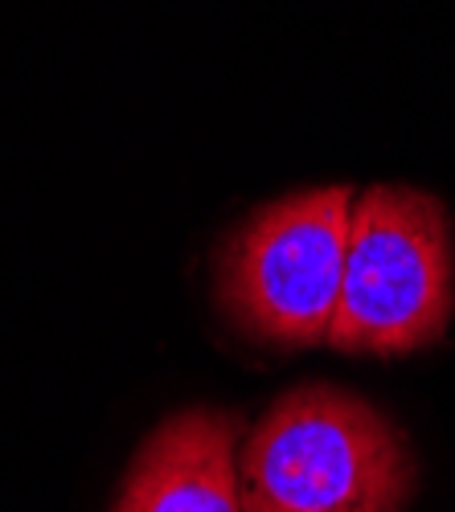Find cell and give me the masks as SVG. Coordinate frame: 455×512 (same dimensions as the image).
<instances>
[{
	"mask_svg": "<svg viewBox=\"0 0 455 512\" xmlns=\"http://www.w3.org/2000/svg\"><path fill=\"white\" fill-rule=\"evenodd\" d=\"M357 193L349 185L279 197L246 218L218 254L226 320L267 345H324L337 316Z\"/></svg>",
	"mask_w": 455,
	"mask_h": 512,
	"instance_id": "obj_3",
	"label": "cell"
},
{
	"mask_svg": "<svg viewBox=\"0 0 455 512\" xmlns=\"http://www.w3.org/2000/svg\"><path fill=\"white\" fill-rule=\"evenodd\" d=\"M242 435L246 426L230 410L193 406L173 414L136 451L111 512H242Z\"/></svg>",
	"mask_w": 455,
	"mask_h": 512,
	"instance_id": "obj_4",
	"label": "cell"
},
{
	"mask_svg": "<svg viewBox=\"0 0 455 512\" xmlns=\"http://www.w3.org/2000/svg\"><path fill=\"white\" fill-rule=\"evenodd\" d=\"M451 320V234L439 197L410 185L357 193L328 349L402 357Z\"/></svg>",
	"mask_w": 455,
	"mask_h": 512,
	"instance_id": "obj_2",
	"label": "cell"
},
{
	"mask_svg": "<svg viewBox=\"0 0 455 512\" xmlns=\"http://www.w3.org/2000/svg\"><path fill=\"white\" fill-rule=\"evenodd\" d=\"M415 492L394 422L337 386H300L242 435V512H402Z\"/></svg>",
	"mask_w": 455,
	"mask_h": 512,
	"instance_id": "obj_1",
	"label": "cell"
}]
</instances>
